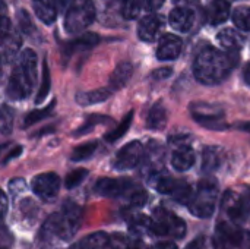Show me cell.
Returning a JSON list of instances; mask_svg holds the SVG:
<instances>
[{
  "mask_svg": "<svg viewBox=\"0 0 250 249\" xmlns=\"http://www.w3.org/2000/svg\"><path fill=\"white\" fill-rule=\"evenodd\" d=\"M223 163V151L218 147H207L202 156V167L205 172L217 170Z\"/></svg>",
  "mask_w": 250,
  "mask_h": 249,
  "instance_id": "obj_24",
  "label": "cell"
},
{
  "mask_svg": "<svg viewBox=\"0 0 250 249\" xmlns=\"http://www.w3.org/2000/svg\"><path fill=\"white\" fill-rule=\"evenodd\" d=\"M141 1H142L144 9H146L148 12H155L164 4L166 0H141Z\"/></svg>",
  "mask_w": 250,
  "mask_h": 249,
  "instance_id": "obj_39",
  "label": "cell"
},
{
  "mask_svg": "<svg viewBox=\"0 0 250 249\" xmlns=\"http://www.w3.org/2000/svg\"><path fill=\"white\" fill-rule=\"evenodd\" d=\"M193 163H195V151L189 145L179 147L171 156V164L179 172L189 170L193 166Z\"/></svg>",
  "mask_w": 250,
  "mask_h": 249,
  "instance_id": "obj_18",
  "label": "cell"
},
{
  "mask_svg": "<svg viewBox=\"0 0 250 249\" xmlns=\"http://www.w3.org/2000/svg\"><path fill=\"white\" fill-rule=\"evenodd\" d=\"M237 128H239V129H242V131L250 132V123H239V125H237Z\"/></svg>",
  "mask_w": 250,
  "mask_h": 249,
  "instance_id": "obj_50",
  "label": "cell"
},
{
  "mask_svg": "<svg viewBox=\"0 0 250 249\" xmlns=\"http://www.w3.org/2000/svg\"><path fill=\"white\" fill-rule=\"evenodd\" d=\"M54 1H56V6H57L60 10H64V9L69 7V4H70L72 0H54Z\"/></svg>",
  "mask_w": 250,
  "mask_h": 249,
  "instance_id": "obj_46",
  "label": "cell"
},
{
  "mask_svg": "<svg viewBox=\"0 0 250 249\" xmlns=\"http://www.w3.org/2000/svg\"><path fill=\"white\" fill-rule=\"evenodd\" d=\"M86 176H88V170H86V169H78V170H73L72 173H69V175H67L64 185H66V188H67V189H73V188H76L78 185H81V183L85 181V178H86Z\"/></svg>",
  "mask_w": 250,
  "mask_h": 249,
  "instance_id": "obj_35",
  "label": "cell"
},
{
  "mask_svg": "<svg viewBox=\"0 0 250 249\" xmlns=\"http://www.w3.org/2000/svg\"><path fill=\"white\" fill-rule=\"evenodd\" d=\"M136 186L126 181V179H111V178H101L95 183V192L101 197L107 198H117L123 195H130V192Z\"/></svg>",
  "mask_w": 250,
  "mask_h": 249,
  "instance_id": "obj_11",
  "label": "cell"
},
{
  "mask_svg": "<svg viewBox=\"0 0 250 249\" xmlns=\"http://www.w3.org/2000/svg\"><path fill=\"white\" fill-rule=\"evenodd\" d=\"M82 219V210L78 204L67 201L63 204L62 210L51 214L45 222L44 229L50 236H54L59 241H70L79 229Z\"/></svg>",
  "mask_w": 250,
  "mask_h": 249,
  "instance_id": "obj_3",
  "label": "cell"
},
{
  "mask_svg": "<svg viewBox=\"0 0 250 249\" xmlns=\"http://www.w3.org/2000/svg\"><path fill=\"white\" fill-rule=\"evenodd\" d=\"M233 21L239 29L250 32V6L237 7L233 13Z\"/></svg>",
  "mask_w": 250,
  "mask_h": 249,
  "instance_id": "obj_27",
  "label": "cell"
},
{
  "mask_svg": "<svg viewBox=\"0 0 250 249\" xmlns=\"http://www.w3.org/2000/svg\"><path fill=\"white\" fill-rule=\"evenodd\" d=\"M95 19V6L92 0H72L66 9L64 29L76 34L86 29Z\"/></svg>",
  "mask_w": 250,
  "mask_h": 249,
  "instance_id": "obj_6",
  "label": "cell"
},
{
  "mask_svg": "<svg viewBox=\"0 0 250 249\" xmlns=\"http://www.w3.org/2000/svg\"><path fill=\"white\" fill-rule=\"evenodd\" d=\"M141 9H142L141 0H122V15L125 19L138 18Z\"/></svg>",
  "mask_w": 250,
  "mask_h": 249,
  "instance_id": "obj_31",
  "label": "cell"
},
{
  "mask_svg": "<svg viewBox=\"0 0 250 249\" xmlns=\"http://www.w3.org/2000/svg\"><path fill=\"white\" fill-rule=\"evenodd\" d=\"M6 211H7V197L0 189V220L6 216Z\"/></svg>",
  "mask_w": 250,
  "mask_h": 249,
  "instance_id": "obj_44",
  "label": "cell"
},
{
  "mask_svg": "<svg viewBox=\"0 0 250 249\" xmlns=\"http://www.w3.org/2000/svg\"><path fill=\"white\" fill-rule=\"evenodd\" d=\"M155 188H157V191L160 194L168 195L174 201L183 203V204H188L192 194H193V189L188 182L173 179V178H168V176L158 178L157 182H155Z\"/></svg>",
  "mask_w": 250,
  "mask_h": 249,
  "instance_id": "obj_10",
  "label": "cell"
},
{
  "mask_svg": "<svg viewBox=\"0 0 250 249\" xmlns=\"http://www.w3.org/2000/svg\"><path fill=\"white\" fill-rule=\"evenodd\" d=\"M151 232L157 236L182 239L186 235V223L166 208H157L151 219Z\"/></svg>",
  "mask_w": 250,
  "mask_h": 249,
  "instance_id": "obj_7",
  "label": "cell"
},
{
  "mask_svg": "<svg viewBox=\"0 0 250 249\" xmlns=\"http://www.w3.org/2000/svg\"><path fill=\"white\" fill-rule=\"evenodd\" d=\"M129 249H151L146 244H144V242H141V241H138V242H135L133 245H129Z\"/></svg>",
  "mask_w": 250,
  "mask_h": 249,
  "instance_id": "obj_49",
  "label": "cell"
},
{
  "mask_svg": "<svg viewBox=\"0 0 250 249\" xmlns=\"http://www.w3.org/2000/svg\"><path fill=\"white\" fill-rule=\"evenodd\" d=\"M144 157V145L139 141L126 144L114 158V167L117 170H129L136 167Z\"/></svg>",
  "mask_w": 250,
  "mask_h": 249,
  "instance_id": "obj_12",
  "label": "cell"
},
{
  "mask_svg": "<svg viewBox=\"0 0 250 249\" xmlns=\"http://www.w3.org/2000/svg\"><path fill=\"white\" fill-rule=\"evenodd\" d=\"M239 249H250V232H243V238L239 245Z\"/></svg>",
  "mask_w": 250,
  "mask_h": 249,
  "instance_id": "obj_45",
  "label": "cell"
},
{
  "mask_svg": "<svg viewBox=\"0 0 250 249\" xmlns=\"http://www.w3.org/2000/svg\"><path fill=\"white\" fill-rule=\"evenodd\" d=\"M13 129V112L9 106H0V134L9 135Z\"/></svg>",
  "mask_w": 250,
  "mask_h": 249,
  "instance_id": "obj_29",
  "label": "cell"
},
{
  "mask_svg": "<svg viewBox=\"0 0 250 249\" xmlns=\"http://www.w3.org/2000/svg\"><path fill=\"white\" fill-rule=\"evenodd\" d=\"M25 181H22V179H15V181H12L10 183H9V188H10V192L13 194V195H16L18 192H21L22 189H25Z\"/></svg>",
  "mask_w": 250,
  "mask_h": 249,
  "instance_id": "obj_41",
  "label": "cell"
},
{
  "mask_svg": "<svg viewBox=\"0 0 250 249\" xmlns=\"http://www.w3.org/2000/svg\"><path fill=\"white\" fill-rule=\"evenodd\" d=\"M168 21H170V25L176 31L188 32V31H190V28L195 23V13L189 7L180 6V7H176L170 12Z\"/></svg>",
  "mask_w": 250,
  "mask_h": 249,
  "instance_id": "obj_16",
  "label": "cell"
},
{
  "mask_svg": "<svg viewBox=\"0 0 250 249\" xmlns=\"http://www.w3.org/2000/svg\"><path fill=\"white\" fill-rule=\"evenodd\" d=\"M163 28H164V21L160 15H146L139 21L138 35L142 41L151 43L158 37Z\"/></svg>",
  "mask_w": 250,
  "mask_h": 249,
  "instance_id": "obj_14",
  "label": "cell"
},
{
  "mask_svg": "<svg viewBox=\"0 0 250 249\" xmlns=\"http://www.w3.org/2000/svg\"><path fill=\"white\" fill-rule=\"evenodd\" d=\"M155 249H177V247L173 242H161L155 247Z\"/></svg>",
  "mask_w": 250,
  "mask_h": 249,
  "instance_id": "obj_47",
  "label": "cell"
},
{
  "mask_svg": "<svg viewBox=\"0 0 250 249\" xmlns=\"http://www.w3.org/2000/svg\"><path fill=\"white\" fill-rule=\"evenodd\" d=\"M108 244H110V236L105 232H95L85 236L81 241L79 249H107Z\"/></svg>",
  "mask_w": 250,
  "mask_h": 249,
  "instance_id": "obj_25",
  "label": "cell"
},
{
  "mask_svg": "<svg viewBox=\"0 0 250 249\" xmlns=\"http://www.w3.org/2000/svg\"><path fill=\"white\" fill-rule=\"evenodd\" d=\"M4 10H6V9H4V4L0 1V15H3V12H4Z\"/></svg>",
  "mask_w": 250,
  "mask_h": 249,
  "instance_id": "obj_51",
  "label": "cell"
},
{
  "mask_svg": "<svg viewBox=\"0 0 250 249\" xmlns=\"http://www.w3.org/2000/svg\"><path fill=\"white\" fill-rule=\"evenodd\" d=\"M167 123V112L161 103H157L151 107L148 117H146V126L152 131H160Z\"/></svg>",
  "mask_w": 250,
  "mask_h": 249,
  "instance_id": "obj_23",
  "label": "cell"
},
{
  "mask_svg": "<svg viewBox=\"0 0 250 249\" xmlns=\"http://www.w3.org/2000/svg\"><path fill=\"white\" fill-rule=\"evenodd\" d=\"M34 10L38 19L47 25L53 23L57 16V6L54 0H34Z\"/></svg>",
  "mask_w": 250,
  "mask_h": 249,
  "instance_id": "obj_19",
  "label": "cell"
},
{
  "mask_svg": "<svg viewBox=\"0 0 250 249\" xmlns=\"http://www.w3.org/2000/svg\"><path fill=\"white\" fill-rule=\"evenodd\" d=\"M230 16V3L227 0H212L207 9V18L211 25L224 23Z\"/></svg>",
  "mask_w": 250,
  "mask_h": 249,
  "instance_id": "obj_17",
  "label": "cell"
},
{
  "mask_svg": "<svg viewBox=\"0 0 250 249\" xmlns=\"http://www.w3.org/2000/svg\"><path fill=\"white\" fill-rule=\"evenodd\" d=\"M217 38H218L220 44L226 50H229V51H237V50H240L242 45H243V43H245V38L236 29H233V28H226V29L220 31L218 35H217Z\"/></svg>",
  "mask_w": 250,
  "mask_h": 249,
  "instance_id": "obj_21",
  "label": "cell"
},
{
  "mask_svg": "<svg viewBox=\"0 0 250 249\" xmlns=\"http://www.w3.org/2000/svg\"><path fill=\"white\" fill-rule=\"evenodd\" d=\"M111 91L108 88H98V90H92V91H86V92H81L76 95V103L79 106H92V104H98L105 101L107 98H110Z\"/></svg>",
  "mask_w": 250,
  "mask_h": 249,
  "instance_id": "obj_22",
  "label": "cell"
},
{
  "mask_svg": "<svg viewBox=\"0 0 250 249\" xmlns=\"http://www.w3.org/2000/svg\"><path fill=\"white\" fill-rule=\"evenodd\" d=\"M132 117H133V112H129V113L125 116V119L119 123V126H117L114 131L108 132V134L104 136V139H105L107 142H116L117 139H120V138L129 131L130 123H132Z\"/></svg>",
  "mask_w": 250,
  "mask_h": 249,
  "instance_id": "obj_26",
  "label": "cell"
},
{
  "mask_svg": "<svg viewBox=\"0 0 250 249\" xmlns=\"http://www.w3.org/2000/svg\"><path fill=\"white\" fill-rule=\"evenodd\" d=\"M243 230L230 220H221L214 233V249H239Z\"/></svg>",
  "mask_w": 250,
  "mask_h": 249,
  "instance_id": "obj_8",
  "label": "cell"
},
{
  "mask_svg": "<svg viewBox=\"0 0 250 249\" xmlns=\"http://www.w3.org/2000/svg\"><path fill=\"white\" fill-rule=\"evenodd\" d=\"M110 117H104V116H100V114H95V116H91L88 120H86V123L83 125V126H81L73 135L75 136H79V135H85V134H88V132H91L97 125H100V123H105V122H110L108 120Z\"/></svg>",
  "mask_w": 250,
  "mask_h": 249,
  "instance_id": "obj_34",
  "label": "cell"
},
{
  "mask_svg": "<svg viewBox=\"0 0 250 249\" xmlns=\"http://www.w3.org/2000/svg\"><path fill=\"white\" fill-rule=\"evenodd\" d=\"M0 76H1V62H0Z\"/></svg>",
  "mask_w": 250,
  "mask_h": 249,
  "instance_id": "obj_54",
  "label": "cell"
},
{
  "mask_svg": "<svg viewBox=\"0 0 250 249\" xmlns=\"http://www.w3.org/2000/svg\"><path fill=\"white\" fill-rule=\"evenodd\" d=\"M132 73H133V66L130 62L119 63L110 76V87L113 90H119V88L125 87L127 84V81L132 78Z\"/></svg>",
  "mask_w": 250,
  "mask_h": 249,
  "instance_id": "obj_20",
  "label": "cell"
},
{
  "mask_svg": "<svg viewBox=\"0 0 250 249\" xmlns=\"http://www.w3.org/2000/svg\"><path fill=\"white\" fill-rule=\"evenodd\" d=\"M107 249H129V244L125 236L114 235L113 238H110V244Z\"/></svg>",
  "mask_w": 250,
  "mask_h": 249,
  "instance_id": "obj_38",
  "label": "cell"
},
{
  "mask_svg": "<svg viewBox=\"0 0 250 249\" xmlns=\"http://www.w3.org/2000/svg\"><path fill=\"white\" fill-rule=\"evenodd\" d=\"M98 41H100L98 35H95V34H85V35H82L81 38L75 40V41L69 45V50H70V51H75V50H88V48L97 45Z\"/></svg>",
  "mask_w": 250,
  "mask_h": 249,
  "instance_id": "obj_30",
  "label": "cell"
},
{
  "mask_svg": "<svg viewBox=\"0 0 250 249\" xmlns=\"http://www.w3.org/2000/svg\"><path fill=\"white\" fill-rule=\"evenodd\" d=\"M9 31H10V21L4 15H0V40L7 37Z\"/></svg>",
  "mask_w": 250,
  "mask_h": 249,
  "instance_id": "obj_40",
  "label": "cell"
},
{
  "mask_svg": "<svg viewBox=\"0 0 250 249\" xmlns=\"http://www.w3.org/2000/svg\"><path fill=\"white\" fill-rule=\"evenodd\" d=\"M50 91V70H48V65H47V60L44 62L42 65V82H41V87H40V91L37 94V98H35V103L40 104L45 100L47 94Z\"/></svg>",
  "mask_w": 250,
  "mask_h": 249,
  "instance_id": "obj_32",
  "label": "cell"
},
{
  "mask_svg": "<svg viewBox=\"0 0 250 249\" xmlns=\"http://www.w3.org/2000/svg\"><path fill=\"white\" fill-rule=\"evenodd\" d=\"M190 112L193 119L202 126L215 131H221L227 128V125L224 123V113L215 106L205 104V103H195L190 106Z\"/></svg>",
  "mask_w": 250,
  "mask_h": 249,
  "instance_id": "obj_9",
  "label": "cell"
},
{
  "mask_svg": "<svg viewBox=\"0 0 250 249\" xmlns=\"http://www.w3.org/2000/svg\"><path fill=\"white\" fill-rule=\"evenodd\" d=\"M37 79V54L31 48H25L12 72L6 94L12 100L26 98L34 88Z\"/></svg>",
  "mask_w": 250,
  "mask_h": 249,
  "instance_id": "obj_2",
  "label": "cell"
},
{
  "mask_svg": "<svg viewBox=\"0 0 250 249\" xmlns=\"http://www.w3.org/2000/svg\"><path fill=\"white\" fill-rule=\"evenodd\" d=\"M174 1H177V3H188V1H192V0H174Z\"/></svg>",
  "mask_w": 250,
  "mask_h": 249,
  "instance_id": "obj_52",
  "label": "cell"
},
{
  "mask_svg": "<svg viewBox=\"0 0 250 249\" xmlns=\"http://www.w3.org/2000/svg\"><path fill=\"white\" fill-rule=\"evenodd\" d=\"M53 107H54V101H53L47 109H44V110H38V109H37V110L28 113L26 117H25V120H23V128H29L31 125H34V123L40 122L41 119H44L45 116H48V114L51 113Z\"/></svg>",
  "mask_w": 250,
  "mask_h": 249,
  "instance_id": "obj_33",
  "label": "cell"
},
{
  "mask_svg": "<svg viewBox=\"0 0 250 249\" xmlns=\"http://www.w3.org/2000/svg\"><path fill=\"white\" fill-rule=\"evenodd\" d=\"M186 249H207V241L204 236H199V238L193 239Z\"/></svg>",
  "mask_w": 250,
  "mask_h": 249,
  "instance_id": "obj_43",
  "label": "cell"
},
{
  "mask_svg": "<svg viewBox=\"0 0 250 249\" xmlns=\"http://www.w3.org/2000/svg\"><path fill=\"white\" fill-rule=\"evenodd\" d=\"M98 148V144L94 141V142H88V144H82L79 147H76L72 154H70V158L72 161H82V160H86L89 157L94 156L95 150Z\"/></svg>",
  "mask_w": 250,
  "mask_h": 249,
  "instance_id": "obj_28",
  "label": "cell"
},
{
  "mask_svg": "<svg viewBox=\"0 0 250 249\" xmlns=\"http://www.w3.org/2000/svg\"><path fill=\"white\" fill-rule=\"evenodd\" d=\"M243 78H245V82L250 87V62L245 66V70H243Z\"/></svg>",
  "mask_w": 250,
  "mask_h": 249,
  "instance_id": "obj_48",
  "label": "cell"
},
{
  "mask_svg": "<svg viewBox=\"0 0 250 249\" xmlns=\"http://www.w3.org/2000/svg\"><path fill=\"white\" fill-rule=\"evenodd\" d=\"M32 191L41 200H53L60 191V178L56 173H42L34 178Z\"/></svg>",
  "mask_w": 250,
  "mask_h": 249,
  "instance_id": "obj_13",
  "label": "cell"
},
{
  "mask_svg": "<svg viewBox=\"0 0 250 249\" xmlns=\"http://www.w3.org/2000/svg\"><path fill=\"white\" fill-rule=\"evenodd\" d=\"M171 69L170 68H161V69H157L152 72V78L154 79H166L171 75Z\"/></svg>",
  "mask_w": 250,
  "mask_h": 249,
  "instance_id": "obj_42",
  "label": "cell"
},
{
  "mask_svg": "<svg viewBox=\"0 0 250 249\" xmlns=\"http://www.w3.org/2000/svg\"><path fill=\"white\" fill-rule=\"evenodd\" d=\"M6 38H7V41L3 43V53H4V56L7 59H10V57L15 56V53H16V50L19 47V38L16 35L15 37L10 35V32H9V35Z\"/></svg>",
  "mask_w": 250,
  "mask_h": 249,
  "instance_id": "obj_37",
  "label": "cell"
},
{
  "mask_svg": "<svg viewBox=\"0 0 250 249\" xmlns=\"http://www.w3.org/2000/svg\"><path fill=\"white\" fill-rule=\"evenodd\" d=\"M182 53V40L174 34H166L161 37L157 48L158 60H174Z\"/></svg>",
  "mask_w": 250,
  "mask_h": 249,
  "instance_id": "obj_15",
  "label": "cell"
},
{
  "mask_svg": "<svg viewBox=\"0 0 250 249\" xmlns=\"http://www.w3.org/2000/svg\"><path fill=\"white\" fill-rule=\"evenodd\" d=\"M218 198V182L214 178H205L198 183L196 191L192 194L186 204L189 211L199 219L211 217Z\"/></svg>",
  "mask_w": 250,
  "mask_h": 249,
  "instance_id": "obj_4",
  "label": "cell"
},
{
  "mask_svg": "<svg viewBox=\"0 0 250 249\" xmlns=\"http://www.w3.org/2000/svg\"><path fill=\"white\" fill-rule=\"evenodd\" d=\"M4 148V145H0V153H1V150Z\"/></svg>",
  "mask_w": 250,
  "mask_h": 249,
  "instance_id": "obj_53",
  "label": "cell"
},
{
  "mask_svg": "<svg viewBox=\"0 0 250 249\" xmlns=\"http://www.w3.org/2000/svg\"><path fill=\"white\" fill-rule=\"evenodd\" d=\"M130 230L135 233L139 232H145V230H151V219L145 217V216H138L130 222Z\"/></svg>",
  "mask_w": 250,
  "mask_h": 249,
  "instance_id": "obj_36",
  "label": "cell"
},
{
  "mask_svg": "<svg viewBox=\"0 0 250 249\" xmlns=\"http://www.w3.org/2000/svg\"><path fill=\"white\" fill-rule=\"evenodd\" d=\"M233 66L234 62L229 54L214 47H205L193 62V73L201 84L217 85L230 75Z\"/></svg>",
  "mask_w": 250,
  "mask_h": 249,
  "instance_id": "obj_1",
  "label": "cell"
},
{
  "mask_svg": "<svg viewBox=\"0 0 250 249\" xmlns=\"http://www.w3.org/2000/svg\"><path fill=\"white\" fill-rule=\"evenodd\" d=\"M221 213L233 223L243 222L250 214V186L229 189L221 200Z\"/></svg>",
  "mask_w": 250,
  "mask_h": 249,
  "instance_id": "obj_5",
  "label": "cell"
}]
</instances>
